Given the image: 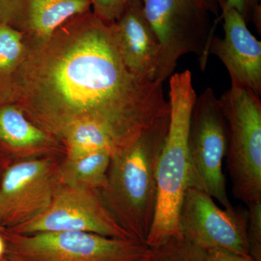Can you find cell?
Listing matches in <instances>:
<instances>
[{
	"label": "cell",
	"mask_w": 261,
	"mask_h": 261,
	"mask_svg": "<svg viewBox=\"0 0 261 261\" xmlns=\"http://www.w3.org/2000/svg\"><path fill=\"white\" fill-rule=\"evenodd\" d=\"M5 250H6V245H5L4 238L0 233V261L3 260V257H5Z\"/></svg>",
	"instance_id": "cb8c5ba5"
},
{
	"label": "cell",
	"mask_w": 261,
	"mask_h": 261,
	"mask_svg": "<svg viewBox=\"0 0 261 261\" xmlns=\"http://www.w3.org/2000/svg\"><path fill=\"white\" fill-rule=\"evenodd\" d=\"M134 1L135 0H90L95 15L108 23H115Z\"/></svg>",
	"instance_id": "44dd1931"
},
{
	"label": "cell",
	"mask_w": 261,
	"mask_h": 261,
	"mask_svg": "<svg viewBox=\"0 0 261 261\" xmlns=\"http://www.w3.org/2000/svg\"><path fill=\"white\" fill-rule=\"evenodd\" d=\"M143 261H206V251L185 237H169L149 247Z\"/></svg>",
	"instance_id": "e0dca14e"
},
{
	"label": "cell",
	"mask_w": 261,
	"mask_h": 261,
	"mask_svg": "<svg viewBox=\"0 0 261 261\" xmlns=\"http://www.w3.org/2000/svg\"><path fill=\"white\" fill-rule=\"evenodd\" d=\"M61 135L66 140L68 158L106 150L112 154L128 147L112 130L99 123L82 121L63 130Z\"/></svg>",
	"instance_id": "9a60e30c"
},
{
	"label": "cell",
	"mask_w": 261,
	"mask_h": 261,
	"mask_svg": "<svg viewBox=\"0 0 261 261\" xmlns=\"http://www.w3.org/2000/svg\"><path fill=\"white\" fill-rule=\"evenodd\" d=\"M9 231L19 234L80 231L108 238L134 239L117 222L97 190L62 185L42 214Z\"/></svg>",
	"instance_id": "9c48e42d"
},
{
	"label": "cell",
	"mask_w": 261,
	"mask_h": 261,
	"mask_svg": "<svg viewBox=\"0 0 261 261\" xmlns=\"http://www.w3.org/2000/svg\"><path fill=\"white\" fill-rule=\"evenodd\" d=\"M144 13L161 47L160 80L163 82L181 56L195 54L201 69L207 65L216 25L196 0H142Z\"/></svg>",
	"instance_id": "52a82bcc"
},
{
	"label": "cell",
	"mask_w": 261,
	"mask_h": 261,
	"mask_svg": "<svg viewBox=\"0 0 261 261\" xmlns=\"http://www.w3.org/2000/svg\"><path fill=\"white\" fill-rule=\"evenodd\" d=\"M247 240L249 254L256 261H261V200L248 205Z\"/></svg>",
	"instance_id": "d6986e66"
},
{
	"label": "cell",
	"mask_w": 261,
	"mask_h": 261,
	"mask_svg": "<svg viewBox=\"0 0 261 261\" xmlns=\"http://www.w3.org/2000/svg\"><path fill=\"white\" fill-rule=\"evenodd\" d=\"M224 37H213L208 53L217 56L227 70L231 87L261 95V42L247 28L236 10L219 4Z\"/></svg>",
	"instance_id": "8fae6325"
},
{
	"label": "cell",
	"mask_w": 261,
	"mask_h": 261,
	"mask_svg": "<svg viewBox=\"0 0 261 261\" xmlns=\"http://www.w3.org/2000/svg\"><path fill=\"white\" fill-rule=\"evenodd\" d=\"M22 39L19 31L0 18V78L18 61L23 51Z\"/></svg>",
	"instance_id": "ac0fdd59"
},
{
	"label": "cell",
	"mask_w": 261,
	"mask_h": 261,
	"mask_svg": "<svg viewBox=\"0 0 261 261\" xmlns=\"http://www.w3.org/2000/svg\"><path fill=\"white\" fill-rule=\"evenodd\" d=\"M112 154L96 151L78 157L68 158L59 168L63 186L82 190H99L105 186Z\"/></svg>",
	"instance_id": "5bb4252c"
},
{
	"label": "cell",
	"mask_w": 261,
	"mask_h": 261,
	"mask_svg": "<svg viewBox=\"0 0 261 261\" xmlns=\"http://www.w3.org/2000/svg\"><path fill=\"white\" fill-rule=\"evenodd\" d=\"M90 0H0V18L49 37L75 15L87 13Z\"/></svg>",
	"instance_id": "4fadbf2b"
},
{
	"label": "cell",
	"mask_w": 261,
	"mask_h": 261,
	"mask_svg": "<svg viewBox=\"0 0 261 261\" xmlns=\"http://www.w3.org/2000/svg\"><path fill=\"white\" fill-rule=\"evenodd\" d=\"M227 128L226 166L233 195L244 203L261 200V100L231 87L219 98Z\"/></svg>",
	"instance_id": "277c9868"
},
{
	"label": "cell",
	"mask_w": 261,
	"mask_h": 261,
	"mask_svg": "<svg viewBox=\"0 0 261 261\" xmlns=\"http://www.w3.org/2000/svg\"><path fill=\"white\" fill-rule=\"evenodd\" d=\"M59 184V169L49 160L10 166L0 186V224L11 230L37 218L51 203Z\"/></svg>",
	"instance_id": "30bf717a"
},
{
	"label": "cell",
	"mask_w": 261,
	"mask_h": 261,
	"mask_svg": "<svg viewBox=\"0 0 261 261\" xmlns=\"http://www.w3.org/2000/svg\"><path fill=\"white\" fill-rule=\"evenodd\" d=\"M0 140L12 148L25 149L42 145L47 137L20 110L6 106L0 108Z\"/></svg>",
	"instance_id": "2e32d148"
},
{
	"label": "cell",
	"mask_w": 261,
	"mask_h": 261,
	"mask_svg": "<svg viewBox=\"0 0 261 261\" xmlns=\"http://www.w3.org/2000/svg\"><path fill=\"white\" fill-rule=\"evenodd\" d=\"M219 4L236 10L246 23H252L257 32H261V5L260 0H218Z\"/></svg>",
	"instance_id": "ffe728a7"
},
{
	"label": "cell",
	"mask_w": 261,
	"mask_h": 261,
	"mask_svg": "<svg viewBox=\"0 0 261 261\" xmlns=\"http://www.w3.org/2000/svg\"><path fill=\"white\" fill-rule=\"evenodd\" d=\"M206 261H256L250 255H242L221 248H213L205 250Z\"/></svg>",
	"instance_id": "7402d4cb"
},
{
	"label": "cell",
	"mask_w": 261,
	"mask_h": 261,
	"mask_svg": "<svg viewBox=\"0 0 261 261\" xmlns=\"http://www.w3.org/2000/svg\"><path fill=\"white\" fill-rule=\"evenodd\" d=\"M196 1L209 13L219 16L220 8L218 0H196Z\"/></svg>",
	"instance_id": "603a6c76"
},
{
	"label": "cell",
	"mask_w": 261,
	"mask_h": 261,
	"mask_svg": "<svg viewBox=\"0 0 261 261\" xmlns=\"http://www.w3.org/2000/svg\"><path fill=\"white\" fill-rule=\"evenodd\" d=\"M6 261H143L148 245L135 239L80 231L8 232Z\"/></svg>",
	"instance_id": "5b68a950"
},
{
	"label": "cell",
	"mask_w": 261,
	"mask_h": 261,
	"mask_svg": "<svg viewBox=\"0 0 261 261\" xmlns=\"http://www.w3.org/2000/svg\"><path fill=\"white\" fill-rule=\"evenodd\" d=\"M169 121L170 112L132 145L113 154L106 185L97 190L117 222L142 243L146 244L154 221L158 166Z\"/></svg>",
	"instance_id": "7a4b0ae2"
},
{
	"label": "cell",
	"mask_w": 261,
	"mask_h": 261,
	"mask_svg": "<svg viewBox=\"0 0 261 261\" xmlns=\"http://www.w3.org/2000/svg\"><path fill=\"white\" fill-rule=\"evenodd\" d=\"M188 187L211 195L225 209L232 208L223 171L227 128L219 99L207 87L196 98L188 137Z\"/></svg>",
	"instance_id": "8992f818"
},
{
	"label": "cell",
	"mask_w": 261,
	"mask_h": 261,
	"mask_svg": "<svg viewBox=\"0 0 261 261\" xmlns=\"http://www.w3.org/2000/svg\"><path fill=\"white\" fill-rule=\"evenodd\" d=\"M178 221L182 236L203 250L221 248L250 255L248 211L245 207L221 209L208 194L188 187Z\"/></svg>",
	"instance_id": "ba28073f"
},
{
	"label": "cell",
	"mask_w": 261,
	"mask_h": 261,
	"mask_svg": "<svg viewBox=\"0 0 261 261\" xmlns=\"http://www.w3.org/2000/svg\"><path fill=\"white\" fill-rule=\"evenodd\" d=\"M115 25L123 59L130 71L146 80L162 82L160 80L161 44L146 18L142 0L130 3Z\"/></svg>",
	"instance_id": "7c38bea8"
},
{
	"label": "cell",
	"mask_w": 261,
	"mask_h": 261,
	"mask_svg": "<svg viewBox=\"0 0 261 261\" xmlns=\"http://www.w3.org/2000/svg\"><path fill=\"white\" fill-rule=\"evenodd\" d=\"M86 13L38 80V116L60 135L79 122L99 123L129 145L169 112L163 82L132 73L115 23Z\"/></svg>",
	"instance_id": "6da1fadb"
},
{
	"label": "cell",
	"mask_w": 261,
	"mask_h": 261,
	"mask_svg": "<svg viewBox=\"0 0 261 261\" xmlns=\"http://www.w3.org/2000/svg\"><path fill=\"white\" fill-rule=\"evenodd\" d=\"M197 98L190 70L171 75L170 121L158 166L155 214L146 244L154 246L169 237L180 236L178 213L188 188V137Z\"/></svg>",
	"instance_id": "3957f363"
},
{
	"label": "cell",
	"mask_w": 261,
	"mask_h": 261,
	"mask_svg": "<svg viewBox=\"0 0 261 261\" xmlns=\"http://www.w3.org/2000/svg\"><path fill=\"white\" fill-rule=\"evenodd\" d=\"M2 261H6V260H2Z\"/></svg>",
	"instance_id": "d4e9b609"
}]
</instances>
